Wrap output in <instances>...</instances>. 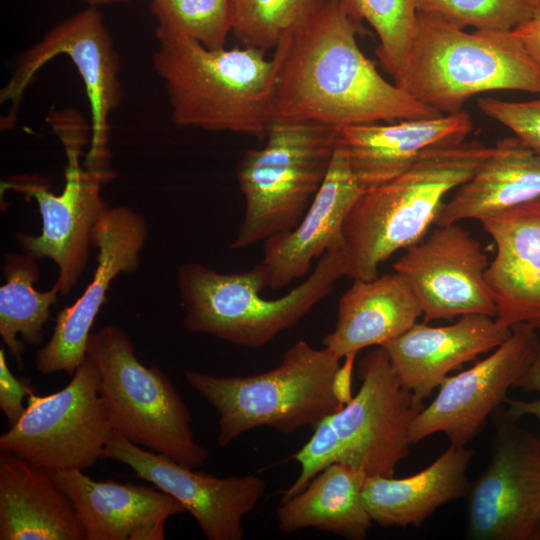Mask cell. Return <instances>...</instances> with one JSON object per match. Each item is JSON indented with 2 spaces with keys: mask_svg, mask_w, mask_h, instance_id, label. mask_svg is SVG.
Masks as SVG:
<instances>
[{
  "mask_svg": "<svg viewBox=\"0 0 540 540\" xmlns=\"http://www.w3.org/2000/svg\"><path fill=\"white\" fill-rule=\"evenodd\" d=\"M492 149L478 140L437 147L397 177L364 189L341 230L344 276L374 279L394 253L424 239L447 194L464 184Z\"/></svg>",
  "mask_w": 540,
  "mask_h": 540,
  "instance_id": "3",
  "label": "cell"
},
{
  "mask_svg": "<svg viewBox=\"0 0 540 540\" xmlns=\"http://www.w3.org/2000/svg\"><path fill=\"white\" fill-rule=\"evenodd\" d=\"M67 167L65 185L59 195L51 192L38 176H13L3 183L5 189L34 198L42 217V232L38 236L16 234L24 254L34 260L52 259L58 266L55 285L67 295L77 284L89 259L91 231L98 218L110 207L100 194L101 184L114 174L81 166L84 152L65 151Z\"/></svg>",
  "mask_w": 540,
  "mask_h": 540,
  "instance_id": "13",
  "label": "cell"
},
{
  "mask_svg": "<svg viewBox=\"0 0 540 540\" xmlns=\"http://www.w3.org/2000/svg\"><path fill=\"white\" fill-rule=\"evenodd\" d=\"M87 3L88 6L98 7L102 5H111V4H118V3H127L132 0H81Z\"/></svg>",
  "mask_w": 540,
  "mask_h": 540,
  "instance_id": "40",
  "label": "cell"
},
{
  "mask_svg": "<svg viewBox=\"0 0 540 540\" xmlns=\"http://www.w3.org/2000/svg\"><path fill=\"white\" fill-rule=\"evenodd\" d=\"M363 191L344 149L337 145L328 172L299 223L264 242L261 263L269 288L281 289L307 274L312 261L341 235L347 215Z\"/></svg>",
  "mask_w": 540,
  "mask_h": 540,
  "instance_id": "22",
  "label": "cell"
},
{
  "mask_svg": "<svg viewBox=\"0 0 540 540\" xmlns=\"http://www.w3.org/2000/svg\"><path fill=\"white\" fill-rule=\"evenodd\" d=\"M508 409L506 410L509 417L513 420H519L523 416H533L540 421V399L533 401L523 400H507Z\"/></svg>",
  "mask_w": 540,
  "mask_h": 540,
  "instance_id": "39",
  "label": "cell"
},
{
  "mask_svg": "<svg viewBox=\"0 0 540 540\" xmlns=\"http://www.w3.org/2000/svg\"><path fill=\"white\" fill-rule=\"evenodd\" d=\"M100 382L98 364L86 354L63 389L27 396L21 418L0 436V450L49 470L94 465L113 431Z\"/></svg>",
  "mask_w": 540,
  "mask_h": 540,
  "instance_id": "10",
  "label": "cell"
},
{
  "mask_svg": "<svg viewBox=\"0 0 540 540\" xmlns=\"http://www.w3.org/2000/svg\"><path fill=\"white\" fill-rule=\"evenodd\" d=\"M73 503L86 540H163L165 523L185 508L157 487L94 480L82 469H53Z\"/></svg>",
  "mask_w": 540,
  "mask_h": 540,
  "instance_id": "19",
  "label": "cell"
},
{
  "mask_svg": "<svg viewBox=\"0 0 540 540\" xmlns=\"http://www.w3.org/2000/svg\"><path fill=\"white\" fill-rule=\"evenodd\" d=\"M87 354L98 364L100 395L112 429L132 443L198 468L209 451L194 438L191 415L173 383L157 367L145 366L117 325L90 334Z\"/></svg>",
  "mask_w": 540,
  "mask_h": 540,
  "instance_id": "8",
  "label": "cell"
},
{
  "mask_svg": "<svg viewBox=\"0 0 540 540\" xmlns=\"http://www.w3.org/2000/svg\"><path fill=\"white\" fill-rule=\"evenodd\" d=\"M58 55H66L78 71L90 106V147L85 166L112 174L109 151V118L123 97L120 61L113 39L97 7L60 21L18 59L0 91V102L10 104L4 128L13 124L25 90L36 73Z\"/></svg>",
  "mask_w": 540,
  "mask_h": 540,
  "instance_id": "9",
  "label": "cell"
},
{
  "mask_svg": "<svg viewBox=\"0 0 540 540\" xmlns=\"http://www.w3.org/2000/svg\"><path fill=\"white\" fill-rule=\"evenodd\" d=\"M359 23L342 0H324L277 45L274 120L341 128L442 114L377 71L358 45Z\"/></svg>",
  "mask_w": 540,
  "mask_h": 540,
  "instance_id": "1",
  "label": "cell"
},
{
  "mask_svg": "<svg viewBox=\"0 0 540 540\" xmlns=\"http://www.w3.org/2000/svg\"><path fill=\"white\" fill-rule=\"evenodd\" d=\"M489 265L480 244L457 223L437 225L406 249L393 268L417 299L424 322L467 314L496 316L485 280Z\"/></svg>",
  "mask_w": 540,
  "mask_h": 540,
  "instance_id": "15",
  "label": "cell"
},
{
  "mask_svg": "<svg viewBox=\"0 0 540 540\" xmlns=\"http://www.w3.org/2000/svg\"><path fill=\"white\" fill-rule=\"evenodd\" d=\"M473 127L465 110L435 117L341 127L337 145L364 188L387 182L409 169L427 151L466 141Z\"/></svg>",
  "mask_w": 540,
  "mask_h": 540,
  "instance_id": "20",
  "label": "cell"
},
{
  "mask_svg": "<svg viewBox=\"0 0 540 540\" xmlns=\"http://www.w3.org/2000/svg\"><path fill=\"white\" fill-rule=\"evenodd\" d=\"M417 8L460 28L511 32L529 20L536 7L530 0H418Z\"/></svg>",
  "mask_w": 540,
  "mask_h": 540,
  "instance_id": "32",
  "label": "cell"
},
{
  "mask_svg": "<svg viewBox=\"0 0 540 540\" xmlns=\"http://www.w3.org/2000/svg\"><path fill=\"white\" fill-rule=\"evenodd\" d=\"M535 7L540 6V0H530Z\"/></svg>",
  "mask_w": 540,
  "mask_h": 540,
  "instance_id": "41",
  "label": "cell"
},
{
  "mask_svg": "<svg viewBox=\"0 0 540 540\" xmlns=\"http://www.w3.org/2000/svg\"><path fill=\"white\" fill-rule=\"evenodd\" d=\"M494 416L491 460L470 482L466 535L472 540H540V439Z\"/></svg>",
  "mask_w": 540,
  "mask_h": 540,
  "instance_id": "11",
  "label": "cell"
},
{
  "mask_svg": "<svg viewBox=\"0 0 540 540\" xmlns=\"http://www.w3.org/2000/svg\"><path fill=\"white\" fill-rule=\"evenodd\" d=\"M473 451L450 447L420 472L405 477L366 476L362 500L372 521L381 527H419L443 504L466 497V470Z\"/></svg>",
  "mask_w": 540,
  "mask_h": 540,
  "instance_id": "25",
  "label": "cell"
},
{
  "mask_svg": "<svg viewBox=\"0 0 540 540\" xmlns=\"http://www.w3.org/2000/svg\"><path fill=\"white\" fill-rule=\"evenodd\" d=\"M147 237L146 220L128 206L110 207L98 218L91 231V244L98 248L93 279L72 305L58 313L52 336L35 356L38 371L73 376L86 357L90 330L108 301L111 281L119 273L138 269Z\"/></svg>",
  "mask_w": 540,
  "mask_h": 540,
  "instance_id": "17",
  "label": "cell"
},
{
  "mask_svg": "<svg viewBox=\"0 0 540 540\" xmlns=\"http://www.w3.org/2000/svg\"><path fill=\"white\" fill-rule=\"evenodd\" d=\"M514 387L521 388L528 392H540V343L530 365L517 380Z\"/></svg>",
  "mask_w": 540,
  "mask_h": 540,
  "instance_id": "38",
  "label": "cell"
},
{
  "mask_svg": "<svg viewBox=\"0 0 540 540\" xmlns=\"http://www.w3.org/2000/svg\"><path fill=\"white\" fill-rule=\"evenodd\" d=\"M524 48L540 68V6L529 20L513 30Z\"/></svg>",
  "mask_w": 540,
  "mask_h": 540,
  "instance_id": "36",
  "label": "cell"
},
{
  "mask_svg": "<svg viewBox=\"0 0 540 540\" xmlns=\"http://www.w3.org/2000/svg\"><path fill=\"white\" fill-rule=\"evenodd\" d=\"M540 197V155L516 136L499 139L477 171L444 202L435 224L481 220Z\"/></svg>",
  "mask_w": 540,
  "mask_h": 540,
  "instance_id": "26",
  "label": "cell"
},
{
  "mask_svg": "<svg viewBox=\"0 0 540 540\" xmlns=\"http://www.w3.org/2000/svg\"><path fill=\"white\" fill-rule=\"evenodd\" d=\"M376 32V55L396 83L408 62L417 24L418 0H342Z\"/></svg>",
  "mask_w": 540,
  "mask_h": 540,
  "instance_id": "30",
  "label": "cell"
},
{
  "mask_svg": "<svg viewBox=\"0 0 540 540\" xmlns=\"http://www.w3.org/2000/svg\"><path fill=\"white\" fill-rule=\"evenodd\" d=\"M153 68L177 126L264 137L275 119L277 59L249 47L208 49L180 34L156 36Z\"/></svg>",
  "mask_w": 540,
  "mask_h": 540,
  "instance_id": "2",
  "label": "cell"
},
{
  "mask_svg": "<svg viewBox=\"0 0 540 540\" xmlns=\"http://www.w3.org/2000/svg\"><path fill=\"white\" fill-rule=\"evenodd\" d=\"M396 84L426 106L451 114L479 93L540 94V68L513 31L468 33L418 11L408 62Z\"/></svg>",
  "mask_w": 540,
  "mask_h": 540,
  "instance_id": "5",
  "label": "cell"
},
{
  "mask_svg": "<svg viewBox=\"0 0 540 540\" xmlns=\"http://www.w3.org/2000/svg\"><path fill=\"white\" fill-rule=\"evenodd\" d=\"M155 36L180 34L208 49L225 47L232 32L231 0H151Z\"/></svg>",
  "mask_w": 540,
  "mask_h": 540,
  "instance_id": "31",
  "label": "cell"
},
{
  "mask_svg": "<svg viewBox=\"0 0 540 540\" xmlns=\"http://www.w3.org/2000/svg\"><path fill=\"white\" fill-rule=\"evenodd\" d=\"M324 0H231L232 32L244 46L266 52L303 27Z\"/></svg>",
  "mask_w": 540,
  "mask_h": 540,
  "instance_id": "29",
  "label": "cell"
},
{
  "mask_svg": "<svg viewBox=\"0 0 540 540\" xmlns=\"http://www.w3.org/2000/svg\"><path fill=\"white\" fill-rule=\"evenodd\" d=\"M496 245L485 280L506 327L525 323L540 333V197L480 220Z\"/></svg>",
  "mask_w": 540,
  "mask_h": 540,
  "instance_id": "18",
  "label": "cell"
},
{
  "mask_svg": "<svg viewBox=\"0 0 540 540\" xmlns=\"http://www.w3.org/2000/svg\"><path fill=\"white\" fill-rule=\"evenodd\" d=\"M360 389L328 417L338 436V463L366 476L392 477L396 466L409 454V430L424 408L399 379L381 346L359 362Z\"/></svg>",
  "mask_w": 540,
  "mask_h": 540,
  "instance_id": "12",
  "label": "cell"
},
{
  "mask_svg": "<svg viewBox=\"0 0 540 540\" xmlns=\"http://www.w3.org/2000/svg\"><path fill=\"white\" fill-rule=\"evenodd\" d=\"M539 343L534 328L516 324L510 336L485 359L447 376L436 397L412 422L410 443L444 433L451 445L465 447L480 433L488 416L507 402L508 390L530 365Z\"/></svg>",
  "mask_w": 540,
  "mask_h": 540,
  "instance_id": "14",
  "label": "cell"
},
{
  "mask_svg": "<svg viewBox=\"0 0 540 540\" xmlns=\"http://www.w3.org/2000/svg\"><path fill=\"white\" fill-rule=\"evenodd\" d=\"M340 128L274 120L260 149L246 151L236 176L245 213L230 248L241 249L294 228L319 190Z\"/></svg>",
  "mask_w": 540,
  "mask_h": 540,
  "instance_id": "7",
  "label": "cell"
},
{
  "mask_svg": "<svg viewBox=\"0 0 540 540\" xmlns=\"http://www.w3.org/2000/svg\"><path fill=\"white\" fill-rule=\"evenodd\" d=\"M33 391L26 381L15 377L7 364L5 351L0 349V409L10 425L18 422L25 411L23 400Z\"/></svg>",
  "mask_w": 540,
  "mask_h": 540,
  "instance_id": "35",
  "label": "cell"
},
{
  "mask_svg": "<svg viewBox=\"0 0 540 540\" xmlns=\"http://www.w3.org/2000/svg\"><path fill=\"white\" fill-rule=\"evenodd\" d=\"M101 459L130 467L138 478L175 498L209 540H241L243 518L262 498L264 481L256 475L219 478L179 464L136 445L113 430Z\"/></svg>",
  "mask_w": 540,
  "mask_h": 540,
  "instance_id": "16",
  "label": "cell"
},
{
  "mask_svg": "<svg viewBox=\"0 0 540 540\" xmlns=\"http://www.w3.org/2000/svg\"><path fill=\"white\" fill-rule=\"evenodd\" d=\"M343 276L341 235L319 258L312 273L277 299H265L261 294L268 287L262 263L245 272L224 274L187 262L177 272L185 307L184 327L235 345L260 347L295 326Z\"/></svg>",
  "mask_w": 540,
  "mask_h": 540,
  "instance_id": "4",
  "label": "cell"
},
{
  "mask_svg": "<svg viewBox=\"0 0 540 540\" xmlns=\"http://www.w3.org/2000/svg\"><path fill=\"white\" fill-rule=\"evenodd\" d=\"M365 478L364 473L343 463L328 466L302 491L280 502L277 529L292 533L314 528L350 540L366 538L373 521L362 500Z\"/></svg>",
  "mask_w": 540,
  "mask_h": 540,
  "instance_id": "27",
  "label": "cell"
},
{
  "mask_svg": "<svg viewBox=\"0 0 540 540\" xmlns=\"http://www.w3.org/2000/svg\"><path fill=\"white\" fill-rule=\"evenodd\" d=\"M510 334L511 328L494 317L467 314L446 326L415 323L381 347L402 384L423 401L451 371L493 351Z\"/></svg>",
  "mask_w": 540,
  "mask_h": 540,
  "instance_id": "21",
  "label": "cell"
},
{
  "mask_svg": "<svg viewBox=\"0 0 540 540\" xmlns=\"http://www.w3.org/2000/svg\"><path fill=\"white\" fill-rule=\"evenodd\" d=\"M328 416L315 424L311 438L294 454L293 458L300 464L301 471L295 482L282 494L281 502L302 491L325 468L339 462L340 443Z\"/></svg>",
  "mask_w": 540,
  "mask_h": 540,
  "instance_id": "33",
  "label": "cell"
},
{
  "mask_svg": "<svg viewBox=\"0 0 540 540\" xmlns=\"http://www.w3.org/2000/svg\"><path fill=\"white\" fill-rule=\"evenodd\" d=\"M420 316L417 299L398 273L353 280L339 300L335 327L322 342L343 358L398 338Z\"/></svg>",
  "mask_w": 540,
  "mask_h": 540,
  "instance_id": "24",
  "label": "cell"
},
{
  "mask_svg": "<svg viewBox=\"0 0 540 540\" xmlns=\"http://www.w3.org/2000/svg\"><path fill=\"white\" fill-rule=\"evenodd\" d=\"M341 358L331 349L295 342L278 366L254 375L184 372L188 385L218 413L217 443L224 447L262 426L291 434L338 411L332 382Z\"/></svg>",
  "mask_w": 540,
  "mask_h": 540,
  "instance_id": "6",
  "label": "cell"
},
{
  "mask_svg": "<svg viewBox=\"0 0 540 540\" xmlns=\"http://www.w3.org/2000/svg\"><path fill=\"white\" fill-rule=\"evenodd\" d=\"M3 275L6 283L0 287V336L17 366L23 367L24 345H40L50 306L57 300L58 287L45 292L34 287L39 278L36 260L26 254L6 253Z\"/></svg>",
  "mask_w": 540,
  "mask_h": 540,
  "instance_id": "28",
  "label": "cell"
},
{
  "mask_svg": "<svg viewBox=\"0 0 540 540\" xmlns=\"http://www.w3.org/2000/svg\"><path fill=\"white\" fill-rule=\"evenodd\" d=\"M357 354H348L343 357V363L340 364L334 374L332 390L336 400L344 406L353 398L352 394V373Z\"/></svg>",
  "mask_w": 540,
  "mask_h": 540,
  "instance_id": "37",
  "label": "cell"
},
{
  "mask_svg": "<svg viewBox=\"0 0 540 540\" xmlns=\"http://www.w3.org/2000/svg\"><path fill=\"white\" fill-rule=\"evenodd\" d=\"M0 540H86L49 469L0 450Z\"/></svg>",
  "mask_w": 540,
  "mask_h": 540,
  "instance_id": "23",
  "label": "cell"
},
{
  "mask_svg": "<svg viewBox=\"0 0 540 540\" xmlns=\"http://www.w3.org/2000/svg\"><path fill=\"white\" fill-rule=\"evenodd\" d=\"M479 109L508 129L525 145L540 155V97L529 101H505L480 98Z\"/></svg>",
  "mask_w": 540,
  "mask_h": 540,
  "instance_id": "34",
  "label": "cell"
}]
</instances>
